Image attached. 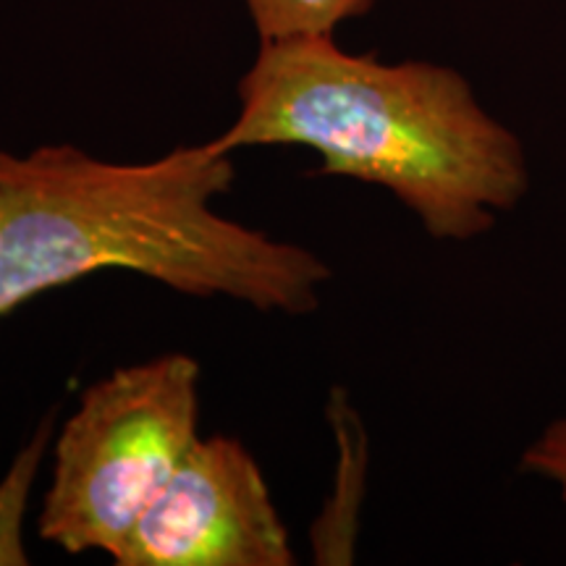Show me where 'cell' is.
I'll return each mask as SVG.
<instances>
[{"instance_id": "cell-1", "label": "cell", "mask_w": 566, "mask_h": 566, "mask_svg": "<svg viewBox=\"0 0 566 566\" xmlns=\"http://www.w3.org/2000/svg\"><path fill=\"white\" fill-rule=\"evenodd\" d=\"M233 179L231 155L208 142L150 163H111L74 145L0 150V317L101 271L260 313H313L331 268L212 208Z\"/></svg>"}, {"instance_id": "cell-2", "label": "cell", "mask_w": 566, "mask_h": 566, "mask_svg": "<svg viewBox=\"0 0 566 566\" xmlns=\"http://www.w3.org/2000/svg\"><path fill=\"white\" fill-rule=\"evenodd\" d=\"M273 145L317 153L321 176L388 189L438 242L483 237L530 189L522 139L457 69L384 63L334 34L260 42L237 118L208 142L226 155Z\"/></svg>"}, {"instance_id": "cell-3", "label": "cell", "mask_w": 566, "mask_h": 566, "mask_svg": "<svg viewBox=\"0 0 566 566\" xmlns=\"http://www.w3.org/2000/svg\"><path fill=\"white\" fill-rule=\"evenodd\" d=\"M200 438V365L163 354L82 394L53 446L38 533L66 554H122Z\"/></svg>"}, {"instance_id": "cell-4", "label": "cell", "mask_w": 566, "mask_h": 566, "mask_svg": "<svg viewBox=\"0 0 566 566\" xmlns=\"http://www.w3.org/2000/svg\"><path fill=\"white\" fill-rule=\"evenodd\" d=\"M292 537L254 457L237 438H197L116 566H292Z\"/></svg>"}, {"instance_id": "cell-5", "label": "cell", "mask_w": 566, "mask_h": 566, "mask_svg": "<svg viewBox=\"0 0 566 566\" xmlns=\"http://www.w3.org/2000/svg\"><path fill=\"white\" fill-rule=\"evenodd\" d=\"M260 42L334 34L344 21L365 17L375 0H244Z\"/></svg>"}, {"instance_id": "cell-6", "label": "cell", "mask_w": 566, "mask_h": 566, "mask_svg": "<svg viewBox=\"0 0 566 566\" xmlns=\"http://www.w3.org/2000/svg\"><path fill=\"white\" fill-rule=\"evenodd\" d=\"M53 438V422L45 420L32 441L19 451L9 472L0 480V566L30 564L24 548V520L30 509L32 485Z\"/></svg>"}, {"instance_id": "cell-7", "label": "cell", "mask_w": 566, "mask_h": 566, "mask_svg": "<svg viewBox=\"0 0 566 566\" xmlns=\"http://www.w3.org/2000/svg\"><path fill=\"white\" fill-rule=\"evenodd\" d=\"M522 470L554 483L566 504V417H558L556 422H551L527 446V451L522 454Z\"/></svg>"}]
</instances>
